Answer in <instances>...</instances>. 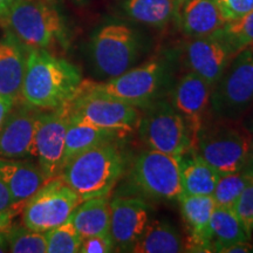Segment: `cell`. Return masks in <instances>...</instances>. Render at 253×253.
Segmentation results:
<instances>
[{
  "mask_svg": "<svg viewBox=\"0 0 253 253\" xmlns=\"http://www.w3.org/2000/svg\"><path fill=\"white\" fill-rule=\"evenodd\" d=\"M252 251H253V244L251 243V240H246V242L236 243V244L224 249L221 253H248Z\"/></svg>",
  "mask_w": 253,
  "mask_h": 253,
  "instance_id": "cell-35",
  "label": "cell"
},
{
  "mask_svg": "<svg viewBox=\"0 0 253 253\" xmlns=\"http://www.w3.org/2000/svg\"><path fill=\"white\" fill-rule=\"evenodd\" d=\"M27 52L11 32L0 40V96L13 103L21 96Z\"/></svg>",
  "mask_w": 253,
  "mask_h": 253,
  "instance_id": "cell-19",
  "label": "cell"
},
{
  "mask_svg": "<svg viewBox=\"0 0 253 253\" xmlns=\"http://www.w3.org/2000/svg\"><path fill=\"white\" fill-rule=\"evenodd\" d=\"M8 251L13 253H46V236L26 226H9L6 230Z\"/></svg>",
  "mask_w": 253,
  "mask_h": 253,
  "instance_id": "cell-29",
  "label": "cell"
},
{
  "mask_svg": "<svg viewBox=\"0 0 253 253\" xmlns=\"http://www.w3.org/2000/svg\"><path fill=\"white\" fill-rule=\"evenodd\" d=\"M214 36L229 46L233 55L253 47V9L236 20L227 21Z\"/></svg>",
  "mask_w": 253,
  "mask_h": 253,
  "instance_id": "cell-28",
  "label": "cell"
},
{
  "mask_svg": "<svg viewBox=\"0 0 253 253\" xmlns=\"http://www.w3.org/2000/svg\"><path fill=\"white\" fill-rule=\"evenodd\" d=\"M173 19L189 38L211 36L226 24L213 0H177Z\"/></svg>",
  "mask_w": 253,
  "mask_h": 253,
  "instance_id": "cell-18",
  "label": "cell"
},
{
  "mask_svg": "<svg viewBox=\"0 0 253 253\" xmlns=\"http://www.w3.org/2000/svg\"><path fill=\"white\" fill-rule=\"evenodd\" d=\"M41 110L24 102L12 108L0 129V157L23 160L36 157L34 138Z\"/></svg>",
  "mask_w": 253,
  "mask_h": 253,
  "instance_id": "cell-15",
  "label": "cell"
},
{
  "mask_svg": "<svg viewBox=\"0 0 253 253\" xmlns=\"http://www.w3.org/2000/svg\"><path fill=\"white\" fill-rule=\"evenodd\" d=\"M71 115L122 136L137 130L141 120L140 109L96 90L89 81H82L78 94L69 103Z\"/></svg>",
  "mask_w": 253,
  "mask_h": 253,
  "instance_id": "cell-4",
  "label": "cell"
},
{
  "mask_svg": "<svg viewBox=\"0 0 253 253\" xmlns=\"http://www.w3.org/2000/svg\"><path fill=\"white\" fill-rule=\"evenodd\" d=\"M47 253H77L80 251L82 237L71 220L45 232Z\"/></svg>",
  "mask_w": 253,
  "mask_h": 253,
  "instance_id": "cell-30",
  "label": "cell"
},
{
  "mask_svg": "<svg viewBox=\"0 0 253 253\" xmlns=\"http://www.w3.org/2000/svg\"><path fill=\"white\" fill-rule=\"evenodd\" d=\"M150 204L141 198L118 197L110 201V237L115 251L131 252L150 223Z\"/></svg>",
  "mask_w": 253,
  "mask_h": 253,
  "instance_id": "cell-13",
  "label": "cell"
},
{
  "mask_svg": "<svg viewBox=\"0 0 253 253\" xmlns=\"http://www.w3.org/2000/svg\"><path fill=\"white\" fill-rule=\"evenodd\" d=\"M11 33L28 48L66 42V27L56 9L40 0H15L6 13Z\"/></svg>",
  "mask_w": 253,
  "mask_h": 253,
  "instance_id": "cell-3",
  "label": "cell"
},
{
  "mask_svg": "<svg viewBox=\"0 0 253 253\" xmlns=\"http://www.w3.org/2000/svg\"><path fill=\"white\" fill-rule=\"evenodd\" d=\"M15 103L11 102V101L4 99V97L0 96V129L2 128V126H4V123L6 121V119H7L8 114L11 113L12 108H13Z\"/></svg>",
  "mask_w": 253,
  "mask_h": 253,
  "instance_id": "cell-36",
  "label": "cell"
},
{
  "mask_svg": "<svg viewBox=\"0 0 253 253\" xmlns=\"http://www.w3.org/2000/svg\"><path fill=\"white\" fill-rule=\"evenodd\" d=\"M0 177L11 192L17 208L24 205L48 181L40 167L27 161L0 157Z\"/></svg>",
  "mask_w": 253,
  "mask_h": 253,
  "instance_id": "cell-20",
  "label": "cell"
},
{
  "mask_svg": "<svg viewBox=\"0 0 253 253\" xmlns=\"http://www.w3.org/2000/svg\"><path fill=\"white\" fill-rule=\"evenodd\" d=\"M82 81L78 66L46 49L28 48L20 97L34 108L53 110L71 102Z\"/></svg>",
  "mask_w": 253,
  "mask_h": 253,
  "instance_id": "cell-1",
  "label": "cell"
},
{
  "mask_svg": "<svg viewBox=\"0 0 253 253\" xmlns=\"http://www.w3.org/2000/svg\"><path fill=\"white\" fill-rule=\"evenodd\" d=\"M177 0H123L126 15L137 23L163 27L173 19Z\"/></svg>",
  "mask_w": 253,
  "mask_h": 253,
  "instance_id": "cell-26",
  "label": "cell"
},
{
  "mask_svg": "<svg viewBox=\"0 0 253 253\" xmlns=\"http://www.w3.org/2000/svg\"><path fill=\"white\" fill-rule=\"evenodd\" d=\"M251 136L230 126L202 130L194 150L218 172L238 171L248 164Z\"/></svg>",
  "mask_w": 253,
  "mask_h": 253,
  "instance_id": "cell-11",
  "label": "cell"
},
{
  "mask_svg": "<svg viewBox=\"0 0 253 253\" xmlns=\"http://www.w3.org/2000/svg\"><path fill=\"white\" fill-rule=\"evenodd\" d=\"M185 63L190 72H194L213 87L219 80L231 60L235 58L229 46L219 38H192L184 49Z\"/></svg>",
  "mask_w": 253,
  "mask_h": 253,
  "instance_id": "cell-16",
  "label": "cell"
},
{
  "mask_svg": "<svg viewBox=\"0 0 253 253\" xmlns=\"http://www.w3.org/2000/svg\"><path fill=\"white\" fill-rule=\"evenodd\" d=\"M137 130L148 149L173 156L192 149L188 126L169 101L156 100L144 108Z\"/></svg>",
  "mask_w": 253,
  "mask_h": 253,
  "instance_id": "cell-5",
  "label": "cell"
},
{
  "mask_svg": "<svg viewBox=\"0 0 253 253\" xmlns=\"http://www.w3.org/2000/svg\"><path fill=\"white\" fill-rule=\"evenodd\" d=\"M114 243L110 235L91 236L82 239L81 253H109L114 252Z\"/></svg>",
  "mask_w": 253,
  "mask_h": 253,
  "instance_id": "cell-33",
  "label": "cell"
},
{
  "mask_svg": "<svg viewBox=\"0 0 253 253\" xmlns=\"http://www.w3.org/2000/svg\"><path fill=\"white\" fill-rule=\"evenodd\" d=\"M15 214L11 212H0V232L2 231H6L11 226L12 219Z\"/></svg>",
  "mask_w": 253,
  "mask_h": 253,
  "instance_id": "cell-37",
  "label": "cell"
},
{
  "mask_svg": "<svg viewBox=\"0 0 253 253\" xmlns=\"http://www.w3.org/2000/svg\"><path fill=\"white\" fill-rule=\"evenodd\" d=\"M140 56V41L134 30L122 23L103 25L91 40L95 69L106 78H115L134 67Z\"/></svg>",
  "mask_w": 253,
  "mask_h": 253,
  "instance_id": "cell-10",
  "label": "cell"
},
{
  "mask_svg": "<svg viewBox=\"0 0 253 253\" xmlns=\"http://www.w3.org/2000/svg\"><path fill=\"white\" fill-rule=\"evenodd\" d=\"M233 210L238 214L246 230L253 232V181L246 186L233 205Z\"/></svg>",
  "mask_w": 253,
  "mask_h": 253,
  "instance_id": "cell-31",
  "label": "cell"
},
{
  "mask_svg": "<svg viewBox=\"0 0 253 253\" xmlns=\"http://www.w3.org/2000/svg\"><path fill=\"white\" fill-rule=\"evenodd\" d=\"M211 252H223L224 249L239 242L251 240L252 235L230 207L216 205L211 218Z\"/></svg>",
  "mask_w": 253,
  "mask_h": 253,
  "instance_id": "cell-25",
  "label": "cell"
},
{
  "mask_svg": "<svg viewBox=\"0 0 253 253\" xmlns=\"http://www.w3.org/2000/svg\"><path fill=\"white\" fill-rule=\"evenodd\" d=\"M251 49H252V52H253V47H252V48H251Z\"/></svg>",
  "mask_w": 253,
  "mask_h": 253,
  "instance_id": "cell-42",
  "label": "cell"
},
{
  "mask_svg": "<svg viewBox=\"0 0 253 253\" xmlns=\"http://www.w3.org/2000/svg\"><path fill=\"white\" fill-rule=\"evenodd\" d=\"M69 220L82 238L110 235V199L108 196L81 202Z\"/></svg>",
  "mask_w": 253,
  "mask_h": 253,
  "instance_id": "cell-23",
  "label": "cell"
},
{
  "mask_svg": "<svg viewBox=\"0 0 253 253\" xmlns=\"http://www.w3.org/2000/svg\"><path fill=\"white\" fill-rule=\"evenodd\" d=\"M0 212H11L13 214L20 212L1 177H0Z\"/></svg>",
  "mask_w": 253,
  "mask_h": 253,
  "instance_id": "cell-34",
  "label": "cell"
},
{
  "mask_svg": "<svg viewBox=\"0 0 253 253\" xmlns=\"http://www.w3.org/2000/svg\"><path fill=\"white\" fill-rule=\"evenodd\" d=\"M253 104V52L244 49L231 60L212 87L210 107L218 118L237 120Z\"/></svg>",
  "mask_w": 253,
  "mask_h": 253,
  "instance_id": "cell-6",
  "label": "cell"
},
{
  "mask_svg": "<svg viewBox=\"0 0 253 253\" xmlns=\"http://www.w3.org/2000/svg\"><path fill=\"white\" fill-rule=\"evenodd\" d=\"M69 103L47 113L41 112L38 121L34 151L38 166L47 179L60 176L63 169L66 131L71 115Z\"/></svg>",
  "mask_w": 253,
  "mask_h": 253,
  "instance_id": "cell-12",
  "label": "cell"
},
{
  "mask_svg": "<svg viewBox=\"0 0 253 253\" xmlns=\"http://www.w3.org/2000/svg\"><path fill=\"white\" fill-rule=\"evenodd\" d=\"M211 90L212 87L194 72L183 75L172 89L170 103L181 114L188 126L192 138V149L199 132L203 130L205 116L210 107Z\"/></svg>",
  "mask_w": 253,
  "mask_h": 253,
  "instance_id": "cell-14",
  "label": "cell"
},
{
  "mask_svg": "<svg viewBox=\"0 0 253 253\" xmlns=\"http://www.w3.org/2000/svg\"><path fill=\"white\" fill-rule=\"evenodd\" d=\"M15 0H0V17H5Z\"/></svg>",
  "mask_w": 253,
  "mask_h": 253,
  "instance_id": "cell-38",
  "label": "cell"
},
{
  "mask_svg": "<svg viewBox=\"0 0 253 253\" xmlns=\"http://www.w3.org/2000/svg\"><path fill=\"white\" fill-rule=\"evenodd\" d=\"M167 80L166 63L161 60H150L137 67H131L119 77L109 79L107 82H89L96 90L138 109H144L158 100Z\"/></svg>",
  "mask_w": 253,
  "mask_h": 253,
  "instance_id": "cell-9",
  "label": "cell"
},
{
  "mask_svg": "<svg viewBox=\"0 0 253 253\" xmlns=\"http://www.w3.org/2000/svg\"><path fill=\"white\" fill-rule=\"evenodd\" d=\"M178 202L188 232L185 248L191 252H211V218L216 208L213 197L183 194Z\"/></svg>",
  "mask_w": 253,
  "mask_h": 253,
  "instance_id": "cell-17",
  "label": "cell"
},
{
  "mask_svg": "<svg viewBox=\"0 0 253 253\" xmlns=\"http://www.w3.org/2000/svg\"><path fill=\"white\" fill-rule=\"evenodd\" d=\"M8 252V242L6 237V231L0 232V253Z\"/></svg>",
  "mask_w": 253,
  "mask_h": 253,
  "instance_id": "cell-39",
  "label": "cell"
},
{
  "mask_svg": "<svg viewBox=\"0 0 253 253\" xmlns=\"http://www.w3.org/2000/svg\"><path fill=\"white\" fill-rule=\"evenodd\" d=\"M179 173L183 194L197 196H212L220 176L194 149L179 156Z\"/></svg>",
  "mask_w": 253,
  "mask_h": 253,
  "instance_id": "cell-21",
  "label": "cell"
},
{
  "mask_svg": "<svg viewBox=\"0 0 253 253\" xmlns=\"http://www.w3.org/2000/svg\"><path fill=\"white\" fill-rule=\"evenodd\" d=\"M252 181L253 166L250 164L238 171L220 173L212 195L216 205L233 208L237 199Z\"/></svg>",
  "mask_w": 253,
  "mask_h": 253,
  "instance_id": "cell-27",
  "label": "cell"
},
{
  "mask_svg": "<svg viewBox=\"0 0 253 253\" xmlns=\"http://www.w3.org/2000/svg\"><path fill=\"white\" fill-rule=\"evenodd\" d=\"M226 23L236 20L253 9V0H213Z\"/></svg>",
  "mask_w": 253,
  "mask_h": 253,
  "instance_id": "cell-32",
  "label": "cell"
},
{
  "mask_svg": "<svg viewBox=\"0 0 253 253\" xmlns=\"http://www.w3.org/2000/svg\"><path fill=\"white\" fill-rule=\"evenodd\" d=\"M80 203L77 192L61 176H56L48 179L24 205L23 224L45 233L67 221Z\"/></svg>",
  "mask_w": 253,
  "mask_h": 253,
  "instance_id": "cell-8",
  "label": "cell"
},
{
  "mask_svg": "<svg viewBox=\"0 0 253 253\" xmlns=\"http://www.w3.org/2000/svg\"><path fill=\"white\" fill-rule=\"evenodd\" d=\"M245 128H246V130L249 131L250 135H253V110H252V113L250 114L248 120L245 121Z\"/></svg>",
  "mask_w": 253,
  "mask_h": 253,
  "instance_id": "cell-40",
  "label": "cell"
},
{
  "mask_svg": "<svg viewBox=\"0 0 253 253\" xmlns=\"http://www.w3.org/2000/svg\"><path fill=\"white\" fill-rule=\"evenodd\" d=\"M125 171V155L115 142H108L72 158L60 176L84 202L109 196Z\"/></svg>",
  "mask_w": 253,
  "mask_h": 253,
  "instance_id": "cell-2",
  "label": "cell"
},
{
  "mask_svg": "<svg viewBox=\"0 0 253 253\" xmlns=\"http://www.w3.org/2000/svg\"><path fill=\"white\" fill-rule=\"evenodd\" d=\"M185 251V240L176 226L167 220H150L143 235L131 249V252L135 253H179Z\"/></svg>",
  "mask_w": 253,
  "mask_h": 253,
  "instance_id": "cell-24",
  "label": "cell"
},
{
  "mask_svg": "<svg viewBox=\"0 0 253 253\" xmlns=\"http://www.w3.org/2000/svg\"><path fill=\"white\" fill-rule=\"evenodd\" d=\"M120 137L123 136L119 132L100 128L69 115V123L66 131L65 153H63V167L82 151L99 144L115 142Z\"/></svg>",
  "mask_w": 253,
  "mask_h": 253,
  "instance_id": "cell-22",
  "label": "cell"
},
{
  "mask_svg": "<svg viewBox=\"0 0 253 253\" xmlns=\"http://www.w3.org/2000/svg\"><path fill=\"white\" fill-rule=\"evenodd\" d=\"M129 176L132 185L150 198L178 201L183 195L179 156L143 150L132 162Z\"/></svg>",
  "mask_w": 253,
  "mask_h": 253,
  "instance_id": "cell-7",
  "label": "cell"
},
{
  "mask_svg": "<svg viewBox=\"0 0 253 253\" xmlns=\"http://www.w3.org/2000/svg\"><path fill=\"white\" fill-rule=\"evenodd\" d=\"M248 164H250V166H253V135H251V141H250Z\"/></svg>",
  "mask_w": 253,
  "mask_h": 253,
  "instance_id": "cell-41",
  "label": "cell"
}]
</instances>
